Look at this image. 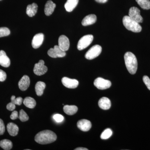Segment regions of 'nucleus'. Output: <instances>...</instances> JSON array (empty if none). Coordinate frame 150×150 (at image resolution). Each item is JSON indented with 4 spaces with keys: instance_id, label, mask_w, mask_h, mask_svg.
<instances>
[{
    "instance_id": "30",
    "label": "nucleus",
    "mask_w": 150,
    "mask_h": 150,
    "mask_svg": "<svg viewBox=\"0 0 150 150\" xmlns=\"http://www.w3.org/2000/svg\"><path fill=\"white\" fill-rule=\"evenodd\" d=\"M11 101L15 105H20L22 103L23 100L21 97H19L16 98L15 96H12L11 97Z\"/></svg>"
},
{
    "instance_id": "34",
    "label": "nucleus",
    "mask_w": 150,
    "mask_h": 150,
    "mask_svg": "<svg viewBox=\"0 0 150 150\" xmlns=\"http://www.w3.org/2000/svg\"><path fill=\"white\" fill-rule=\"evenodd\" d=\"M7 75L5 72L0 69V81L3 82L6 80Z\"/></svg>"
},
{
    "instance_id": "21",
    "label": "nucleus",
    "mask_w": 150,
    "mask_h": 150,
    "mask_svg": "<svg viewBox=\"0 0 150 150\" xmlns=\"http://www.w3.org/2000/svg\"><path fill=\"white\" fill-rule=\"evenodd\" d=\"M79 0H67L64 7L67 11L70 12L72 11L77 6Z\"/></svg>"
},
{
    "instance_id": "17",
    "label": "nucleus",
    "mask_w": 150,
    "mask_h": 150,
    "mask_svg": "<svg viewBox=\"0 0 150 150\" xmlns=\"http://www.w3.org/2000/svg\"><path fill=\"white\" fill-rule=\"evenodd\" d=\"M99 107L103 110H108L111 107V102L109 98L106 97H103L98 101Z\"/></svg>"
},
{
    "instance_id": "22",
    "label": "nucleus",
    "mask_w": 150,
    "mask_h": 150,
    "mask_svg": "<svg viewBox=\"0 0 150 150\" xmlns=\"http://www.w3.org/2000/svg\"><path fill=\"white\" fill-rule=\"evenodd\" d=\"M46 86L45 83L42 81L38 82L35 86V92L37 96H41L43 95Z\"/></svg>"
},
{
    "instance_id": "7",
    "label": "nucleus",
    "mask_w": 150,
    "mask_h": 150,
    "mask_svg": "<svg viewBox=\"0 0 150 150\" xmlns=\"http://www.w3.org/2000/svg\"><path fill=\"white\" fill-rule=\"evenodd\" d=\"M48 56L51 58H62L66 56L65 51H62L59 46H54V48H51L48 51Z\"/></svg>"
},
{
    "instance_id": "9",
    "label": "nucleus",
    "mask_w": 150,
    "mask_h": 150,
    "mask_svg": "<svg viewBox=\"0 0 150 150\" xmlns=\"http://www.w3.org/2000/svg\"><path fill=\"white\" fill-rule=\"evenodd\" d=\"M129 16L139 23L143 22V18L140 14V11L136 7H132L129 9Z\"/></svg>"
},
{
    "instance_id": "29",
    "label": "nucleus",
    "mask_w": 150,
    "mask_h": 150,
    "mask_svg": "<svg viewBox=\"0 0 150 150\" xmlns=\"http://www.w3.org/2000/svg\"><path fill=\"white\" fill-rule=\"evenodd\" d=\"M10 30L7 28H0V38L8 36L10 35Z\"/></svg>"
},
{
    "instance_id": "28",
    "label": "nucleus",
    "mask_w": 150,
    "mask_h": 150,
    "mask_svg": "<svg viewBox=\"0 0 150 150\" xmlns=\"http://www.w3.org/2000/svg\"><path fill=\"white\" fill-rule=\"evenodd\" d=\"M18 118L22 122H25L29 119L28 115L26 114V112H25L24 110L22 109L20 111Z\"/></svg>"
},
{
    "instance_id": "27",
    "label": "nucleus",
    "mask_w": 150,
    "mask_h": 150,
    "mask_svg": "<svg viewBox=\"0 0 150 150\" xmlns=\"http://www.w3.org/2000/svg\"><path fill=\"white\" fill-rule=\"evenodd\" d=\"M112 134V132L111 129H105L100 135V138L102 139H107L111 137Z\"/></svg>"
},
{
    "instance_id": "20",
    "label": "nucleus",
    "mask_w": 150,
    "mask_h": 150,
    "mask_svg": "<svg viewBox=\"0 0 150 150\" xmlns=\"http://www.w3.org/2000/svg\"><path fill=\"white\" fill-rule=\"evenodd\" d=\"M38 8V6L35 3H33L32 4L28 5L26 8V14L30 17L34 16L35 14L37 13Z\"/></svg>"
},
{
    "instance_id": "15",
    "label": "nucleus",
    "mask_w": 150,
    "mask_h": 150,
    "mask_svg": "<svg viewBox=\"0 0 150 150\" xmlns=\"http://www.w3.org/2000/svg\"><path fill=\"white\" fill-rule=\"evenodd\" d=\"M9 58L7 56L4 51H0V65L3 67L7 68L10 65Z\"/></svg>"
},
{
    "instance_id": "13",
    "label": "nucleus",
    "mask_w": 150,
    "mask_h": 150,
    "mask_svg": "<svg viewBox=\"0 0 150 150\" xmlns=\"http://www.w3.org/2000/svg\"><path fill=\"white\" fill-rule=\"evenodd\" d=\"M44 40V35L42 33L36 34L33 38L32 47L35 49L38 48L41 46Z\"/></svg>"
},
{
    "instance_id": "39",
    "label": "nucleus",
    "mask_w": 150,
    "mask_h": 150,
    "mask_svg": "<svg viewBox=\"0 0 150 150\" xmlns=\"http://www.w3.org/2000/svg\"><path fill=\"white\" fill-rule=\"evenodd\" d=\"M0 1H1V0H0Z\"/></svg>"
},
{
    "instance_id": "18",
    "label": "nucleus",
    "mask_w": 150,
    "mask_h": 150,
    "mask_svg": "<svg viewBox=\"0 0 150 150\" xmlns=\"http://www.w3.org/2000/svg\"><path fill=\"white\" fill-rule=\"evenodd\" d=\"M97 17L94 14H90L86 16L82 21V24L83 26H88L95 23Z\"/></svg>"
},
{
    "instance_id": "3",
    "label": "nucleus",
    "mask_w": 150,
    "mask_h": 150,
    "mask_svg": "<svg viewBox=\"0 0 150 150\" xmlns=\"http://www.w3.org/2000/svg\"><path fill=\"white\" fill-rule=\"evenodd\" d=\"M123 25L126 29L133 32L139 33L142 30V27L139 23L132 19L129 16L123 17Z\"/></svg>"
},
{
    "instance_id": "35",
    "label": "nucleus",
    "mask_w": 150,
    "mask_h": 150,
    "mask_svg": "<svg viewBox=\"0 0 150 150\" xmlns=\"http://www.w3.org/2000/svg\"><path fill=\"white\" fill-rule=\"evenodd\" d=\"M6 108L8 110L10 111H13L16 108V105L13 103L11 102L7 104L6 106Z\"/></svg>"
},
{
    "instance_id": "12",
    "label": "nucleus",
    "mask_w": 150,
    "mask_h": 150,
    "mask_svg": "<svg viewBox=\"0 0 150 150\" xmlns=\"http://www.w3.org/2000/svg\"><path fill=\"white\" fill-rule=\"evenodd\" d=\"M77 125L79 129H80L81 131L84 132L89 131L92 126L91 122L86 119H82L78 121Z\"/></svg>"
},
{
    "instance_id": "36",
    "label": "nucleus",
    "mask_w": 150,
    "mask_h": 150,
    "mask_svg": "<svg viewBox=\"0 0 150 150\" xmlns=\"http://www.w3.org/2000/svg\"><path fill=\"white\" fill-rule=\"evenodd\" d=\"M18 112L17 111H13L12 112L10 116V118L12 120H15L18 118Z\"/></svg>"
},
{
    "instance_id": "31",
    "label": "nucleus",
    "mask_w": 150,
    "mask_h": 150,
    "mask_svg": "<svg viewBox=\"0 0 150 150\" xmlns=\"http://www.w3.org/2000/svg\"><path fill=\"white\" fill-rule=\"evenodd\" d=\"M53 118L57 123H61L64 120V117L63 115L59 114H55L53 116Z\"/></svg>"
},
{
    "instance_id": "19",
    "label": "nucleus",
    "mask_w": 150,
    "mask_h": 150,
    "mask_svg": "<svg viewBox=\"0 0 150 150\" xmlns=\"http://www.w3.org/2000/svg\"><path fill=\"white\" fill-rule=\"evenodd\" d=\"M8 132L12 137H15L18 134L19 129L18 126L16 124L13 123H10L7 126Z\"/></svg>"
},
{
    "instance_id": "32",
    "label": "nucleus",
    "mask_w": 150,
    "mask_h": 150,
    "mask_svg": "<svg viewBox=\"0 0 150 150\" xmlns=\"http://www.w3.org/2000/svg\"><path fill=\"white\" fill-rule=\"evenodd\" d=\"M143 81L146 86L147 88L150 91V79L148 76H144L143 78Z\"/></svg>"
},
{
    "instance_id": "14",
    "label": "nucleus",
    "mask_w": 150,
    "mask_h": 150,
    "mask_svg": "<svg viewBox=\"0 0 150 150\" xmlns=\"http://www.w3.org/2000/svg\"><path fill=\"white\" fill-rule=\"evenodd\" d=\"M30 84V78L27 75H24L18 82L19 88L22 91H25L29 87Z\"/></svg>"
},
{
    "instance_id": "26",
    "label": "nucleus",
    "mask_w": 150,
    "mask_h": 150,
    "mask_svg": "<svg viewBox=\"0 0 150 150\" xmlns=\"http://www.w3.org/2000/svg\"><path fill=\"white\" fill-rule=\"evenodd\" d=\"M137 2L140 6L144 10H149L150 9V0H136Z\"/></svg>"
},
{
    "instance_id": "2",
    "label": "nucleus",
    "mask_w": 150,
    "mask_h": 150,
    "mask_svg": "<svg viewBox=\"0 0 150 150\" xmlns=\"http://www.w3.org/2000/svg\"><path fill=\"white\" fill-rule=\"evenodd\" d=\"M125 64L131 74H135L138 68V62L136 56L131 52H126L124 55Z\"/></svg>"
},
{
    "instance_id": "24",
    "label": "nucleus",
    "mask_w": 150,
    "mask_h": 150,
    "mask_svg": "<svg viewBox=\"0 0 150 150\" xmlns=\"http://www.w3.org/2000/svg\"><path fill=\"white\" fill-rule=\"evenodd\" d=\"M23 103L26 107L29 108H34L36 104L35 99L30 97L25 98L23 100Z\"/></svg>"
},
{
    "instance_id": "4",
    "label": "nucleus",
    "mask_w": 150,
    "mask_h": 150,
    "mask_svg": "<svg viewBox=\"0 0 150 150\" xmlns=\"http://www.w3.org/2000/svg\"><path fill=\"white\" fill-rule=\"evenodd\" d=\"M93 39V36L92 35H86L82 37L78 43V50L81 51L88 47L92 42Z\"/></svg>"
},
{
    "instance_id": "11",
    "label": "nucleus",
    "mask_w": 150,
    "mask_h": 150,
    "mask_svg": "<svg viewBox=\"0 0 150 150\" xmlns=\"http://www.w3.org/2000/svg\"><path fill=\"white\" fill-rule=\"evenodd\" d=\"M59 46L62 51H68L70 47L69 38L65 35H61L59 38Z\"/></svg>"
},
{
    "instance_id": "1",
    "label": "nucleus",
    "mask_w": 150,
    "mask_h": 150,
    "mask_svg": "<svg viewBox=\"0 0 150 150\" xmlns=\"http://www.w3.org/2000/svg\"><path fill=\"white\" fill-rule=\"evenodd\" d=\"M56 135L53 131L50 130H45L40 131L35 135V142L40 144H51L56 141Z\"/></svg>"
},
{
    "instance_id": "23",
    "label": "nucleus",
    "mask_w": 150,
    "mask_h": 150,
    "mask_svg": "<svg viewBox=\"0 0 150 150\" xmlns=\"http://www.w3.org/2000/svg\"><path fill=\"white\" fill-rule=\"evenodd\" d=\"M64 112L68 115H71L76 113L78 107L74 105H66L64 107Z\"/></svg>"
},
{
    "instance_id": "10",
    "label": "nucleus",
    "mask_w": 150,
    "mask_h": 150,
    "mask_svg": "<svg viewBox=\"0 0 150 150\" xmlns=\"http://www.w3.org/2000/svg\"><path fill=\"white\" fill-rule=\"evenodd\" d=\"M63 85L69 88H75L77 87L79 82L77 80L71 79L68 77L62 78V80Z\"/></svg>"
},
{
    "instance_id": "37",
    "label": "nucleus",
    "mask_w": 150,
    "mask_h": 150,
    "mask_svg": "<svg viewBox=\"0 0 150 150\" xmlns=\"http://www.w3.org/2000/svg\"><path fill=\"white\" fill-rule=\"evenodd\" d=\"M96 1L99 3H105L107 2L108 0H95Z\"/></svg>"
},
{
    "instance_id": "8",
    "label": "nucleus",
    "mask_w": 150,
    "mask_h": 150,
    "mask_svg": "<svg viewBox=\"0 0 150 150\" xmlns=\"http://www.w3.org/2000/svg\"><path fill=\"white\" fill-rule=\"evenodd\" d=\"M45 62L43 60H40L37 64H35L33 72L37 76H41L47 72L48 68L44 65Z\"/></svg>"
},
{
    "instance_id": "6",
    "label": "nucleus",
    "mask_w": 150,
    "mask_h": 150,
    "mask_svg": "<svg viewBox=\"0 0 150 150\" xmlns=\"http://www.w3.org/2000/svg\"><path fill=\"white\" fill-rule=\"evenodd\" d=\"M94 85L98 89L105 90L109 88L111 86V83L110 81L99 77L95 80Z\"/></svg>"
},
{
    "instance_id": "25",
    "label": "nucleus",
    "mask_w": 150,
    "mask_h": 150,
    "mask_svg": "<svg viewBox=\"0 0 150 150\" xmlns=\"http://www.w3.org/2000/svg\"><path fill=\"white\" fill-rule=\"evenodd\" d=\"M0 146L4 150H9L12 148L13 144L10 140L4 139L0 141Z\"/></svg>"
},
{
    "instance_id": "33",
    "label": "nucleus",
    "mask_w": 150,
    "mask_h": 150,
    "mask_svg": "<svg viewBox=\"0 0 150 150\" xmlns=\"http://www.w3.org/2000/svg\"><path fill=\"white\" fill-rule=\"evenodd\" d=\"M5 131V127L4 121L2 119H0V135H3Z\"/></svg>"
},
{
    "instance_id": "16",
    "label": "nucleus",
    "mask_w": 150,
    "mask_h": 150,
    "mask_svg": "<svg viewBox=\"0 0 150 150\" xmlns=\"http://www.w3.org/2000/svg\"><path fill=\"white\" fill-rule=\"evenodd\" d=\"M56 7V4L51 0L48 1L46 2L44 8L45 14L47 16L51 15L54 12V9Z\"/></svg>"
},
{
    "instance_id": "5",
    "label": "nucleus",
    "mask_w": 150,
    "mask_h": 150,
    "mask_svg": "<svg viewBox=\"0 0 150 150\" xmlns=\"http://www.w3.org/2000/svg\"><path fill=\"white\" fill-rule=\"evenodd\" d=\"M102 48L101 46L98 45H96L92 46L85 54V57L88 60H92L96 58L101 53Z\"/></svg>"
},
{
    "instance_id": "38",
    "label": "nucleus",
    "mask_w": 150,
    "mask_h": 150,
    "mask_svg": "<svg viewBox=\"0 0 150 150\" xmlns=\"http://www.w3.org/2000/svg\"><path fill=\"white\" fill-rule=\"evenodd\" d=\"M75 150H88L86 148L80 147L77 148L76 149H75Z\"/></svg>"
}]
</instances>
